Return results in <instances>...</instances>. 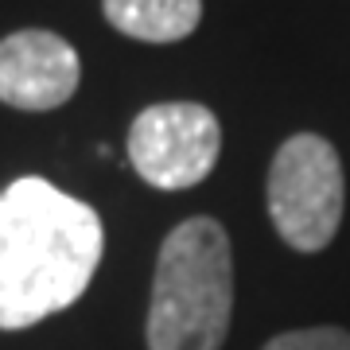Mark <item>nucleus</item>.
<instances>
[{"mask_svg": "<svg viewBox=\"0 0 350 350\" xmlns=\"http://www.w3.org/2000/svg\"><path fill=\"white\" fill-rule=\"evenodd\" d=\"M234 315V257L222 222L187 218L163 238L148 308V350H218Z\"/></svg>", "mask_w": 350, "mask_h": 350, "instance_id": "2", "label": "nucleus"}, {"mask_svg": "<svg viewBox=\"0 0 350 350\" xmlns=\"http://www.w3.org/2000/svg\"><path fill=\"white\" fill-rule=\"evenodd\" d=\"M105 20L144 43H175L202 20V0H101Z\"/></svg>", "mask_w": 350, "mask_h": 350, "instance_id": "6", "label": "nucleus"}, {"mask_svg": "<svg viewBox=\"0 0 350 350\" xmlns=\"http://www.w3.org/2000/svg\"><path fill=\"white\" fill-rule=\"evenodd\" d=\"M105 230L94 206L24 175L0 191V331L66 312L94 280Z\"/></svg>", "mask_w": 350, "mask_h": 350, "instance_id": "1", "label": "nucleus"}, {"mask_svg": "<svg viewBox=\"0 0 350 350\" xmlns=\"http://www.w3.org/2000/svg\"><path fill=\"white\" fill-rule=\"evenodd\" d=\"M342 160L331 140L300 133L288 137L269 167V218L276 234L300 253L331 245L342 222Z\"/></svg>", "mask_w": 350, "mask_h": 350, "instance_id": "3", "label": "nucleus"}, {"mask_svg": "<svg viewBox=\"0 0 350 350\" xmlns=\"http://www.w3.org/2000/svg\"><path fill=\"white\" fill-rule=\"evenodd\" d=\"M82 82L78 51L55 31L27 27L0 39V101L24 113L59 109Z\"/></svg>", "mask_w": 350, "mask_h": 350, "instance_id": "5", "label": "nucleus"}, {"mask_svg": "<svg viewBox=\"0 0 350 350\" xmlns=\"http://www.w3.org/2000/svg\"><path fill=\"white\" fill-rule=\"evenodd\" d=\"M222 152V129L206 105L163 101L137 113L129 129V163L144 183L160 191H183L214 172Z\"/></svg>", "mask_w": 350, "mask_h": 350, "instance_id": "4", "label": "nucleus"}, {"mask_svg": "<svg viewBox=\"0 0 350 350\" xmlns=\"http://www.w3.org/2000/svg\"><path fill=\"white\" fill-rule=\"evenodd\" d=\"M265 350H350V335L342 327H308L276 335Z\"/></svg>", "mask_w": 350, "mask_h": 350, "instance_id": "7", "label": "nucleus"}]
</instances>
